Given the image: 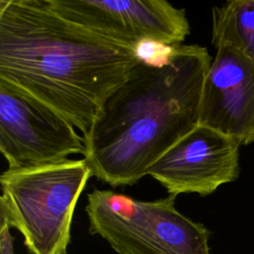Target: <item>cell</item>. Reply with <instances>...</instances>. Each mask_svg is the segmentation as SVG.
<instances>
[{
    "label": "cell",
    "mask_w": 254,
    "mask_h": 254,
    "mask_svg": "<svg viewBox=\"0 0 254 254\" xmlns=\"http://www.w3.org/2000/svg\"><path fill=\"white\" fill-rule=\"evenodd\" d=\"M140 61L134 48L63 18L46 0H0V78L82 135Z\"/></svg>",
    "instance_id": "obj_1"
},
{
    "label": "cell",
    "mask_w": 254,
    "mask_h": 254,
    "mask_svg": "<svg viewBox=\"0 0 254 254\" xmlns=\"http://www.w3.org/2000/svg\"><path fill=\"white\" fill-rule=\"evenodd\" d=\"M212 59L198 45L172 46L141 60L103 103L83 135V159L111 187L132 186L199 124L202 89Z\"/></svg>",
    "instance_id": "obj_2"
},
{
    "label": "cell",
    "mask_w": 254,
    "mask_h": 254,
    "mask_svg": "<svg viewBox=\"0 0 254 254\" xmlns=\"http://www.w3.org/2000/svg\"><path fill=\"white\" fill-rule=\"evenodd\" d=\"M92 171L84 159L10 170L0 176L1 221L31 254H66L76 202Z\"/></svg>",
    "instance_id": "obj_3"
},
{
    "label": "cell",
    "mask_w": 254,
    "mask_h": 254,
    "mask_svg": "<svg viewBox=\"0 0 254 254\" xmlns=\"http://www.w3.org/2000/svg\"><path fill=\"white\" fill-rule=\"evenodd\" d=\"M176 197L143 201L94 189L84 207L89 232L118 254H209V230L181 213Z\"/></svg>",
    "instance_id": "obj_4"
},
{
    "label": "cell",
    "mask_w": 254,
    "mask_h": 254,
    "mask_svg": "<svg viewBox=\"0 0 254 254\" xmlns=\"http://www.w3.org/2000/svg\"><path fill=\"white\" fill-rule=\"evenodd\" d=\"M0 151L19 170L84 156L83 138L53 107L0 78Z\"/></svg>",
    "instance_id": "obj_5"
},
{
    "label": "cell",
    "mask_w": 254,
    "mask_h": 254,
    "mask_svg": "<svg viewBox=\"0 0 254 254\" xmlns=\"http://www.w3.org/2000/svg\"><path fill=\"white\" fill-rule=\"evenodd\" d=\"M63 18L108 39L136 47L183 44L190 33L185 9L165 0H46Z\"/></svg>",
    "instance_id": "obj_6"
},
{
    "label": "cell",
    "mask_w": 254,
    "mask_h": 254,
    "mask_svg": "<svg viewBox=\"0 0 254 254\" xmlns=\"http://www.w3.org/2000/svg\"><path fill=\"white\" fill-rule=\"evenodd\" d=\"M239 145L231 137L198 124L147 171L171 195L214 192L239 176Z\"/></svg>",
    "instance_id": "obj_7"
},
{
    "label": "cell",
    "mask_w": 254,
    "mask_h": 254,
    "mask_svg": "<svg viewBox=\"0 0 254 254\" xmlns=\"http://www.w3.org/2000/svg\"><path fill=\"white\" fill-rule=\"evenodd\" d=\"M199 124L235 140L254 142V61L229 46H220L206 74Z\"/></svg>",
    "instance_id": "obj_8"
},
{
    "label": "cell",
    "mask_w": 254,
    "mask_h": 254,
    "mask_svg": "<svg viewBox=\"0 0 254 254\" xmlns=\"http://www.w3.org/2000/svg\"><path fill=\"white\" fill-rule=\"evenodd\" d=\"M211 43L229 46L254 61V0H233L212 8Z\"/></svg>",
    "instance_id": "obj_9"
}]
</instances>
